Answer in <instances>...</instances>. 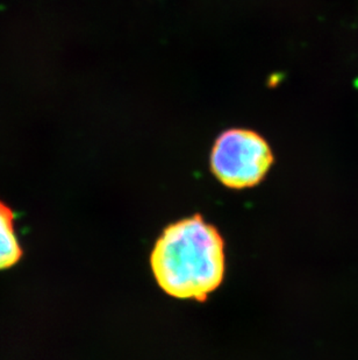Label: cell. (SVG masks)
Returning <instances> with one entry per match:
<instances>
[{"instance_id":"1","label":"cell","mask_w":358,"mask_h":360,"mask_svg":"<svg viewBox=\"0 0 358 360\" xmlns=\"http://www.w3.org/2000/svg\"><path fill=\"white\" fill-rule=\"evenodd\" d=\"M150 266L166 294L205 302L225 278V241L216 226L197 214L163 230L152 248Z\"/></svg>"},{"instance_id":"3","label":"cell","mask_w":358,"mask_h":360,"mask_svg":"<svg viewBox=\"0 0 358 360\" xmlns=\"http://www.w3.org/2000/svg\"><path fill=\"white\" fill-rule=\"evenodd\" d=\"M22 255L14 230V212L0 200V271L17 265Z\"/></svg>"},{"instance_id":"2","label":"cell","mask_w":358,"mask_h":360,"mask_svg":"<svg viewBox=\"0 0 358 360\" xmlns=\"http://www.w3.org/2000/svg\"><path fill=\"white\" fill-rule=\"evenodd\" d=\"M274 162L270 145L253 129L223 131L211 150V172L220 184L235 191L256 187Z\"/></svg>"}]
</instances>
